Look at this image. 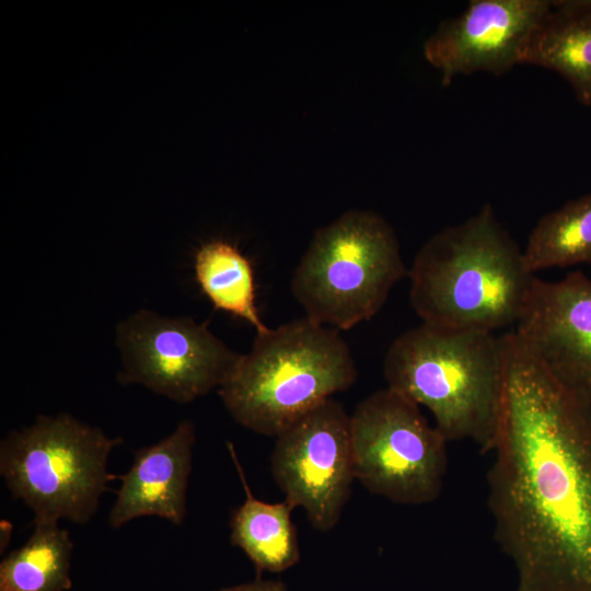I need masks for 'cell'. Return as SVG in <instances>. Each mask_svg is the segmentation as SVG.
Here are the masks:
<instances>
[{
    "mask_svg": "<svg viewBox=\"0 0 591 591\" xmlns=\"http://www.w3.org/2000/svg\"><path fill=\"white\" fill-rule=\"evenodd\" d=\"M487 472L494 538L514 591H591V405L565 389L514 332Z\"/></svg>",
    "mask_w": 591,
    "mask_h": 591,
    "instance_id": "obj_1",
    "label": "cell"
},
{
    "mask_svg": "<svg viewBox=\"0 0 591 591\" xmlns=\"http://www.w3.org/2000/svg\"><path fill=\"white\" fill-rule=\"evenodd\" d=\"M407 275L422 323L491 333L517 325L537 278L490 205L429 237Z\"/></svg>",
    "mask_w": 591,
    "mask_h": 591,
    "instance_id": "obj_2",
    "label": "cell"
},
{
    "mask_svg": "<svg viewBox=\"0 0 591 591\" xmlns=\"http://www.w3.org/2000/svg\"><path fill=\"white\" fill-rule=\"evenodd\" d=\"M502 337L491 332L419 324L390 345L386 387L429 410L448 442L494 445L503 392Z\"/></svg>",
    "mask_w": 591,
    "mask_h": 591,
    "instance_id": "obj_3",
    "label": "cell"
},
{
    "mask_svg": "<svg viewBox=\"0 0 591 591\" xmlns=\"http://www.w3.org/2000/svg\"><path fill=\"white\" fill-rule=\"evenodd\" d=\"M357 375L339 332L304 316L257 333L218 391L237 424L276 438Z\"/></svg>",
    "mask_w": 591,
    "mask_h": 591,
    "instance_id": "obj_4",
    "label": "cell"
},
{
    "mask_svg": "<svg viewBox=\"0 0 591 591\" xmlns=\"http://www.w3.org/2000/svg\"><path fill=\"white\" fill-rule=\"evenodd\" d=\"M408 270L391 224L369 210H349L315 231L291 278L305 317L350 329L373 317Z\"/></svg>",
    "mask_w": 591,
    "mask_h": 591,
    "instance_id": "obj_5",
    "label": "cell"
},
{
    "mask_svg": "<svg viewBox=\"0 0 591 591\" xmlns=\"http://www.w3.org/2000/svg\"><path fill=\"white\" fill-rule=\"evenodd\" d=\"M120 442L70 415H40L1 440L0 475L12 497L32 510L33 522L86 524L118 477L107 464Z\"/></svg>",
    "mask_w": 591,
    "mask_h": 591,
    "instance_id": "obj_6",
    "label": "cell"
},
{
    "mask_svg": "<svg viewBox=\"0 0 591 591\" xmlns=\"http://www.w3.org/2000/svg\"><path fill=\"white\" fill-rule=\"evenodd\" d=\"M350 430L356 479L370 493L407 506L438 499L449 442L421 407L384 387L358 403Z\"/></svg>",
    "mask_w": 591,
    "mask_h": 591,
    "instance_id": "obj_7",
    "label": "cell"
},
{
    "mask_svg": "<svg viewBox=\"0 0 591 591\" xmlns=\"http://www.w3.org/2000/svg\"><path fill=\"white\" fill-rule=\"evenodd\" d=\"M121 376L177 403H189L220 387L241 355L190 317H166L141 310L117 328Z\"/></svg>",
    "mask_w": 591,
    "mask_h": 591,
    "instance_id": "obj_8",
    "label": "cell"
},
{
    "mask_svg": "<svg viewBox=\"0 0 591 591\" xmlns=\"http://www.w3.org/2000/svg\"><path fill=\"white\" fill-rule=\"evenodd\" d=\"M275 483L313 528L327 532L340 520L356 480L350 415L329 398L276 437L270 457Z\"/></svg>",
    "mask_w": 591,
    "mask_h": 591,
    "instance_id": "obj_9",
    "label": "cell"
},
{
    "mask_svg": "<svg viewBox=\"0 0 591 591\" xmlns=\"http://www.w3.org/2000/svg\"><path fill=\"white\" fill-rule=\"evenodd\" d=\"M552 0H473L442 21L424 44V56L443 85L459 76H501L522 65L525 46Z\"/></svg>",
    "mask_w": 591,
    "mask_h": 591,
    "instance_id": "obj_10",
    "label": "cell"
},
{
    "mask_svg": "<svg viewBox=\"0 0 591 591\" xmlns=\"http://www.w3.org/2000/svg\"><path fill=\"white\" fill-rule=\"evenodd\" d=\"M513 332L555 380L591 405V278L581 271L536 278Z\"/></svg>",
    "mask_w": 591,
    "mask_h": 591,
    "instance_id": "obj_11",
    "label": "cell"
},
{
    "mask_svg": "<svg viewBox=\"0 0 591 591\" xmlns=\"http://www.w3.org/2000/svg\"><path fill=\"white\" fill-rule=\"evenodd\" d=\"M195 439L193 422L183 420L161 441L135 452L131 466L119 476L120 487L108 513L111 528L140 517L183 523Z\"/></svg>",
    "mask_w": 591,
    "mask_h": 591,
    "instance_id": "obj_12",
    "label": "cell"
},
{
    "mask_svg": "<svg viewBox=\"0 0 591 591\" xmlns=\"http://www.w3.org/2000/svg\"><path fill=\"white\" fill-rule=\"evenodd\" d=\"M560 74L577 100L591 106V0H555L532 33L522 57Z\"/></svg>",
    "mask_w": 591,
    "mask_h": 591,
    "instance_id": "obj_13",
    "label": "cell"
},
{
    "mask_svg": "<svg viewBox=\"0 0 591 591\" xmlns=\"http://www.w3.org/2000/svg\"><path fill=\"white\" fill-rule=\"evenodd\" d=\"M229 448L246 496L231 515V544L245 553L254 564L257 577L263 571L276 573L287 570L300 560L297 528L291 519L294 508L286 499L271 503L255 498L232 445Z\"/></svg>",
    "mask_w": 591,
    "mask_h": 591,
    "instance_id": "obj_14",
    "label": "cell"
},
{
    "mask_svg": "<svg viewBox=\"0 0 591 591\" xmlns=\"http://www.w3.org/2000/svg\"><path fill=\"white\" fill-rule=\"evenodd\" d=\"M73 542L53 522H33L23 546L0 564V591H67L72 587L70 564Z\"/></svg>",
    "mask_w": 591,
    "mask_h": 591,
    "instance_id": "obj_15",
    "label": "cell"
},
{
    "mask_svg": "<svg viewBox=\"0 0 591 591\" xmlns=\"http://www.w3.org/2000/svg\"><path fill=\"white\" fill-rule=\"evenodd\" d=\"M196 280L213 306L250 323L256 333L268 327L255 302V280L251 262L225 241L204 244L195 257Z\"/></svg>",
    "mask_w": 591,
    "mask_h": 591,
    "instance_id": "obj_16",
    "label": "cell"
},
{
    "mask_svg": "<svg viewBox=\"0 0 591 591\" xmlns=\"http://www.w3.org/2000/svg\"><path fill=\"white\" fill-rule=\"evenodd\" d=\"M522 251L533 274L591 263V194L542 216Z\"/></svg>",
    "mask_w": 591,
    "mask_h": 591,
    "instance_id": "obj_17",
    "label": "cell"
},
{
    "mask_svg": "<svg viewBox=\"0 0 591 591\" xmlns=\"http://www.w3.org/2000/svg\"><path fill=\"white\" fill-rule=\"evenodd\" d=\"M219 591H289L288 587L280 580H263L256 577L255 580L239 584L235 587L224 588Z\"/></svg>",
    "mask_w": 591,
    "mask_h": 591,
    "instance_id": "obj_18",
    "label": "cell"
}]
</instances>
